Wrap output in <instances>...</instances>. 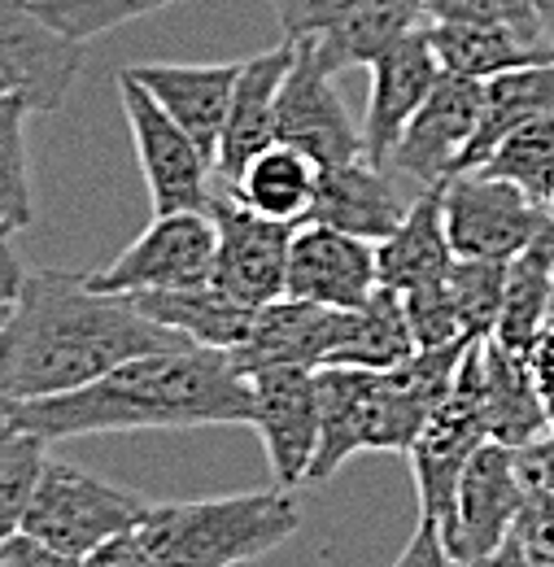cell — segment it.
Segmentation results:
<instances>
[{"mask_svg":"<svg viewBox=\"0 0 554 567\" xmlns=\"http://www.w3.org/2000/svg\"><path fill=\"white\" fill-rule=\"evenodd\" d=\"M188 346L123 292H101L74 271H31L0 323V398L70 393L110 367Z\"/></svg>","mask_w":554,"mask_h":567,"instance_id":"6da1fadb","label":"cell"},{"mask_svg":"<svg viewBox=\"0 0 554 567\" xmlns=\"http://www.w3.org/2000/svg\"><path fill=\"white\" fill-rule=\"evenodd\" d=\"M9 415L44 441L227 427L249 424V380L236 371L227 350L179 346L127 358L70 393L27 402L9 398Z\"/></svg>","mask_w":554,"mask_h":567,"instance_id":"7a4b0ae2","label":"cell"},{"mask_svg":"<svg viewBox=\"0 0 554 567\" xmlns=\"http://www.w3.org/2000/svg\"><path fill=\"white\" fill-rule=\"evenodd\" d=\"M301 528L288 489L148 502L136 537L166 567H236L271 555Z\"/></svg>","mask_w":554,"mask_h":567,"instance_id":"3957f363","label":"cell"},{"mask_svg":"<svg viewBox=\"0 0 554 567\" xmlns=\"http://www.w3.org/2000/svg\"><path fill=\"white\" fill-rule=\"evenodd\" d=\"M144 511H148V497L132 494L123 485H110L74 463L49 458L40 467V481L31 489L18 533L40 546H53L62 555L88 559L105 542L136 533Z\"/></svg>","mask_w":554,"mask_h":567,"instance_id":"277c9868","label":"cell"},{"mask_svg":"<svg viewBox=\"0 0 554 567\" xmlns=\"http://www.w3.org/2000/svg\"><path fill=\"white\" fill-rule=\"evenodd\" d=\"M441 218L454 258H497L511 262L533 240L551 236L554 218L546 206L529 202L515 184L493 179L485 171H459L437 184Z\"/></svg>","mask_w":554,"mask_h":567,"instance_id":"5b68a950","label":"cell"},{"mask_svg":"<svg viewBox=\"0 0 554 567\" xmlns=\"http://www.w3.org/2000/svg\"><path fill=\"white\" fill-rule=\"evenodd\" d=\"M288 40H310L332 71L371 66L389 44L428 27L423 0H271Z\"/></svg>","mask_w":554,"mask_h":567,"instance_id":"8992f818","label":"cell"},{"mask_svg":"<svg viewBox=\"0 0 554 567\" xmlns=\"http://www.w3.org/2000/svg\"><path fill=\"white\" fill-rule=\"evenodd\" d=\"M119 96H123V114L136 141L140 171L148 184V202L153 214L175 210H209V157L193 144V136L148 96V87L132 71H119Z\"/></svg>","mask_w":554,"mask_h":567,"instance_id":"52a82bcc","label":"cell"},{"mask_svg":"<svg viewBox=\"0 0 554 567\" xmlns=\"http://www.w3.org/2000/svg\"><path fill=\"white\" fill-rule=\"evenodd\" d=\"M276 141L301 148L319 171L362 157V136L337 92V71L319 58L310 40H293V62L279 79Z\"/></svg>","mask_w":554,"mask_h":567,"instance_id":"ba28073f","label":"cell"},{"mask_svg":"<svg viewBox=\"0 0 554 567\" xmlns=\"http://www.w3.org/2000/svg\"><path fill=\"white\" fill-rule=\"evenodd\" d=\"M524 497H529V481L520 467V450L481 441L476 454L468 458L463 476H459V489H454L445 519L437 524L450 559L463 564V559H476V555L493 550L515 528Z\"/></svg>","mask_w":554,"mask_h":567,"instance_id":"9c48e42d","label":"cell"},{"mask_svg":"<svg viewBox=\"0 0 554 567\" xmlns=\"http://www.w3.org/2000/svg\"><path fill=\"white\" fill-rule=\"evenodd\" d=\"M214 218V262H209V288L240 301V306H267L284 297V271H288V240L293 223H276L263 214L245 210L227 193L209 197Z\"/></svg>","mask_w":554,"mask_h":567,"instance_id":"30bf717a","label":"cell"},{"mask_svg":"<svg viewBox=\"0 0 554 567\" xmlns=\"http://www.w3.org/2000/svg\"><path fill=\"white\" fill-rule=\"evenodd\" d=\"M214 262V218L209 210L153 214V223L88 284L101 292H153V288H197Z\"/></svg>","mask_w":554,"mask_h":567,"instance_id":"8fae6325","label":"cell"},{"mask_svg":"<svg viewBox=\"0 0 554 567\" xmlns=\"http://www.w3.org/2000/svg\"><path fill=\"white\" fill-rule=\"evenodd\" d=\"M83 71V44L49 27L31 0H0V96L58 114Z\"/></svg>","mask_w":554,"mask_h":567,"instance_id":"7c38bea8","label":"cell"},{"mask_svg":"<svg viewBox=\"0 0 554 567\" xmlns=\"http://www.w3.org/2000/svg\"><path fill=\"white\" fill-rule=\"evenodd\" d=\"M489 441L485 424H481V398H476V341L463 350L459 371L450 393L441 398V406L428 415L423 432L416 436L411 467H416V489H419V515L428 519H445L459 476L468 467V458L476 454V445Z\"/></svg>","mask_w":554,"mask_h":567,"instance_id":"4fadbf2b","label":"cell"},{"mask_svg":"<svg viewBox=\"0 0 554 567\" xmlns=\"http://www.w3.org/2000/svg\"><path fill=\"white\" fill-rule=\"evenodd\" d=\"M249 427H258L276 489H301L319 445V393L310 367L249 371Z\"/></svg>","mask_w":554,"mask_h":567,"instance_id":"5bb4252c","label":"cell"},{"mask_svg":"<svg viewBox=\"0 0 554 567\" xmlns=\"http://www.w3.org/2000/svg\"><path fill=\"white\" fill-rule=\"evenodd\" d=\"M481 87H485L481 79H459V74L445 71L437 74L423 105L402 127L384 171L416 184V193L450 179L463 144L472 141V127H476V114H481Z\"/></svg>","mask_w":554,"mask_h":567,"instance_id":"9a60e30c","label":"cell"},{"mask_svg":"<svg viewBox=\"0 0 554 567\" xmlns=\"http://www.w3.org/2000/svg\"><path fill=\"white\" fill-rule=\"evenodd\" d=\"M376 280V245L362 236H349L324 223H297L288 240V271H284V297L319 301L332 310H358Z\"/></svg>","mask_w":554,"mask_h":567,"instance_id":"2e32d148","label":"cell"},{"mask_svg":"<svg viewBox=\"0 0 554 567\" xmlns=\"http://www.w3.org/2000/svg\"><path fill=\"white\" fill-rule=\"evenodd\" d=\"M349 315L353 310H332L301 297H276L254 310L245 341L227 350V358L236 362L240 375L263 367H310V371L328 367L337 346L346 341Z\"/></svg>","mask_w":554,"mask_h":567,"instance_id":"e0dca14e","label":"cell"},{"mask_svg":"<svg viewBox=\"0 0 554 567\" xmlns=\"http://www.w3.org/2000/svg\"><path fill=\"white\" fill-rule=\"evenodd\" d=\"M367 71H371V92H367V114L358 123V136H362V157L371 166H384L402 127L411 123V114L423 105L428 87L441 74L428 44V27L389 44Z\"/></svg>","mask_w":554,"mask_h":567,"instance_id":"ac0fdd59","label":"cell"},{"mask_svg":"<svg viewBox=\"0 0 554 567\" xmlns=\"http://www.w3.org/2000/svg\"><path fill=\"white\" fill-rule=\"evenodd\" d=\"M411 206V197L398 188V175L384 166H371L367 157H349L341 166H324L319 171V188L315 202L301 223H324L362 240H384L402 214Z\"/></svg>","mask_w":554,"mask_h":567,"instance_id":"d6986e66","label":"cell"},{"mask_svg":"<svg viewBox=\"0 0 554 567\" xmlns=\"http://www.w3.org/2000/svg\"><path fill=\"white\" fill-rule=\"evenodd\" d=\"M288 62H293V40L240 62V74L232 83V101H227V118L218 132V148H214V179L223 188L236 184V175L249 166V157H258L267 144H276V92Z\"/></svg>","mask_w":554,"mask_h":567,"instance_id":"ffe728a7","label":"cell"},{"mask_svg":"<svg viewBox=\"0 0 554 567\" xmlns=\"http://www.w3.org/2000/svg\"><path fill=\"white\" fill-rule=\"evenodd\" d=\"M476 398H481V424L497 445H533L551 432V415L542 406L537 380L529 358L506 350L502 341H476Z\"/></svg>","mask_w":554,"mask_h":567,"instance_id":"44dd1931","label":"cell"},{"mask_svg":"<svg viewBox=\"0 0 554 567\" xmlns=\"http://www.w3.org/2000/svg\"><path fill=\"white\" fill-rule=\"evenodd\" d=\"M140 83L148 87V96L193 136L214 166V148L218 132L227 118V101H232V83L240 74V62H209V66H188V62H148V66H127Z\"/></svg>","mask_w":554,"mask_h":567,"instance_id":"7402d4cb","label":"cell"},{"mask_svg":"<svg viewBox=\"0 0 554 567\" xmlns=\"http://www.w3.org/2000/svg\"><path fill=\"white\" fill-rule=\"evenodd\" d=\"M428 44L445 74L481 83L515 66L554 62L551 44L515 22H428Z\"/></svg>","mask_w":554,"mask_h":567,"instance_id":"603a6c76","label":"cell"},{"mask_svg":"<svg viewBox=\"0 0 554 567\" xmlns=\"http://www.w3.org/2000/svg\"><path fill=\"white\" fill-rule=\"evenodd\" d=\"M450 262H454V249L441 218V188L432 184V188H419L402 223L384 240H376V280L380 288L411 292L432 280H445Z\"/></svg>","mask_w":554,"mask_h":567,"instance_id":"cb8c5ba5","label":"cell"},{"mask_svg":"<svg viewBox=\"0 0 554 567\" xmlns=\"http://www.w3.org/2000/svg\"><path fill=\"white\" fill-rule=\"evenodd\" d=\"M367 367H315L319 393V445L306 472V485L332 481L353 454H367V406H371Z\"/></svg>","mask_w":554,"mask_h":567,"instance_id":"d4e9b609","label":"cell"},{"mask_svg":"<svg viewBox=\"0 0 554 567\" xmlns=\"http://www.w3.org/2000/svg\"><path fill=\"white\" fill-rule=\"evenodd\" d=\"M554 114V62H537V66H515L485 79L481 87V114L472 127V141L463 144L454 175L459 171H476L485 166V157L506 141L515 127Z\"/></svg>","mask_w":554,"mask_h":567,"instance_id":"484cf974","label":"cell"},{"mask_svg":"<svg viewBox=\"0 0 554 567\" xmlns=\"http://www.w3.org/2000/svg\"><path fill=\"white\" fill-rule=\"evenodd\" d=\"M136 301L153 323L179 332L188 346L202 350H236L254 323V306H240L223 292H214L209 284L197 288H153V292H123Z\"/></svg>","mask_w":554,"mask_h":567,"instance_id":"4316f807","label":"cell"},{"mask_svg":"<svg viewBox=\"0 0 554 567\" xmlns=\"http://www.w3.org/2000/svg\"><path fill=\"white\" fill-rule=\"evenodd\" d=\"M315 188H319V166L301 148L276 141L258 157H249V166L236 175V184H227V197L263 218L297 227L315 202Z\"/></svg>","mask_w":554,"mask_h":567,"instance_id":"83f0119b","label":"cell"},{"mask_svg":"<svg viewBox=\"0 0 554 567\" xmlns=\"http://www.w3.org/2000/svg\"><path fill=\"white\" fill-rule=\"evenodd\" d=\"M554 310V231L533 240L524 254L506 262V288H502V310L493 323V341H502L515 354H529L537 332L546 328Z\"/></svg>","mask_w":554,"mask_h":567,"instance_id":"f1b7e54d","label":"cell"},{"mask_svg":"<svg viewBox=\"0 0 554 567\" xmlns=\"http://www.w3.org/2000/svg\"><path fill=\"white\" fill-rule=\"evenodd\" d=\"M416 337L402 310V292L393 288H376L353 315H349L346 341L337 346V354L328 367H367V371H389L398 362L416 354Z\"/></svg>","mask_w":554,"mask_h":567,"instance_id":"f546056e","label":"cell"},{"mask_svg":"<svg viewBox=\"0 0 554 567\" xmlns=\"http://www.w3.org/2000/svg\"><path fill=\"white\" fill-rule=\"evenodd\" d=\"M485 171L493 179H506L515 184L529 202L537 206H551L554 193V114H542L524 127H515L506 141L497 144L493 153L485 157Z\"/></svg>","mask_w":554,"mask_h":567,"instance_id":"4dcf8cb0","label":"cell"},{"mask_svg":"<svg viewBox=\"0 0 554 567\" xmlns=\"http://www.w3.org/2000/svg\"><path fill=\"white\" fill-rule=\"evenodd\" d=\"M44 445H49L44 436L13 424L9 398H0V546L22 528V511L40 481V467L49 463Z\"/></svg>","mask_w":554,"mask_h":567,"instance_id":"1f68e13d","label":"cell"},{"mask_svg":"<svg viewBox=\"0 0 554 567\" xmlns=\"http://www.w3.org/2000/svg\"><path fill=\"white\" fill-rule=\"evenodd\" d=\"M27 101L0 96V214L22 231L35 223L31 162H27Z\"/></svg>","mask_w":554,"mask_h":567,"instance_id":"d6a6232c","label":"cell"},{"mask_svg":"<svg viewBox=\"0 0 554 567\" xmlns=\"http://www.w3.org/2000/svg\"><path fill=\"white\" fill-rule=\"evenodd\" d=\"M445 288L459 306L463 332L481 341L493 332L497 310H502V288H506V262L497 258H454L445 271Z\"/></svg>","mask_w":554,"mask_h":567,"instance_id":"836d02e7","label":"cell"},{"mask_svg":"<svg viewBox=\"0 0 554 567\" xmlns=\"http://www.w3.org/2000/svg\"><path fill=\"white\" fill-rule=\"evenodd\" d=\"M31 4L49 27L88 44V40H96L123 22H136V18H148L157 9L184 4V0H31Z\"/></svg>","mask_w":554,"mask_h":567,"instance_id":"e575fe53","label":"cell"},{"mask_svg":"<svg viewBox=\"0 0 554 567\" xmlns=\"http://www.w3.org/2000/svg\"><path fill=\"white\" fill-rule=\"evenodd\" d=\"M402 310H407V323H411V337H416L419 350H437V346H459V341H472L463 332V319H459V306L450 297L445 280H432L423 288L402 292Z\"/></svg>","mask_w":554,"mask_h":567,"instance_id":"d590c367","label":"cell"},{"mask_svg":"<svg viewBox=\"0 0 554 567\" xmlns=\"http://www.w3.org/2000/svg\"><path fill=\"white\" fill-rule=\"evenodd\" d=\"M423 13H428V22H515V27H529L542 35L529 0H423Z\"/></svg>","mask_w":554,"mask_h":567,"instance_id":"8d00e7d4","label":"cell"},{"mask_svg":"<svg viewBox=\"0 0 554 567\" xmlns=\"http://www.w3.org/2000/svg\"><path fill=\"white\" fill-rule=\"evenodd\" d=\"M520 537V546L529 550V559L537 567H554V494L551 489H537L529 485V497H524V511L511 528Z\"/></svg>","mask_w":554,"mask_h":567,"instance_id":"74e56055","label":"cell"},{"mask_svg":"<svg viewBox=\"0 0 554 567\" xmlns=\"http://www.w3.org/2000/svg\"><path fill=\"white\" fill-rule=\"evenodd\" d=\"M389 567H454L450 550H445V542H441L437 519L419 515V524H416V533H411V542H407V550H402Z\"/></svg>","mask_w":554,"mask_h":567,"instance_id":"f35d334b","label":"cell"},{"mask_svg":"<svg viewBox=\"0 0 554 567\" xmlns=\"http://www.w3.org/2000/svg\"><path fill=\"white\" fill-rule=\"evenodd\" d=\"M0 567H88V559H74V555H62L53 546H40L31 537H9L0 546Z\"/></svg>","mask_w":554,"mask_h":567,"instance_id":"ab89813d","label":"cell"},{"mask_svg":"<svg viewBox=\"0 0 554 567\" xmlns=\"http://www.w3.org/2000/svg\"><path fill=\"white\" fill-rule=\"evenodd\" d=\"M88 567H166V564L140 542L136 533H123V537L105 542L101 550H92V555H88Z\"/></svg>","mask_w":554,"mask_h":567,"instance_id":"60d3db41","label":"cell"},{"mask_svg":"<svg viewBox=\"0 0 554 567\" xmlns=\"http://www.w3.org/2000/svg\"><path fill=\"white\" fill-rule=\"evenodd\" d=\"M529 367H533V380H537V393H542V406L551 415V432H554V310L546 319V328L537 332L533 350H529Z\"/></svg>","mask_w":554,"mask_h":567,"instance_id":"b9f144b4","label":"cell"},{"mask_svg":"<svg viewBox=\"0 0 554 567\" xmlns=\"http://www.w3.org/2000/svg\"><path fill=\"white\" fill-rule=\"evenodd\" d=\"M520 467H524V481L529 485L554 494V432H546L533 445H520Z\"/></svg>","mask_w":554,"mask_h":567,"instance_id":"7bdbcfd3","label":"cell"},{"mask_svg":"<svg viewBox=\"0 0 554 567\" xmlns=\"http://www.w3.org/2000/svg\"><path fill=\"white\" fill-rule=\"evenodd\" d=\"M454 567H537V564L529 559V550L520 546V537H515V533H506L493 550L476 555V559H463V564H454Z\"/></svg>","mask_w":554,"mask_h":567,"instance_id":"ee69618b","label":"cell"},{"mask_svg":"<svg viewBox=\"0 0 554 567\" xmlns=\"http://www.w3.org/2000/svg\"><path fill=\"white\" fill-rule=\"evenodd\" d=\"M18 284H22V267L9 249V240H0V306H9L18 297Z\"/></svg>","mask_w":554,"mask_h":567,"instance_id":"f6af8a7d","label":"cell"},{"mask_svg":"<svg viewBox=\"0 0 554 567\" xmlns=\"http://www.w3.org/2000/svg\"><path fill=\"white\" fill-rule=\"evenodd\" d=\"M529 9H533V18H537V27H542L546 44L554 49V0H529Z\"/></svg>","mask_w":554,"mask_h":567,"instance_id":"bcb514c9","label":"cell"},{"mask_svg":"<svg viewBox=\"0 0 554 567\" xmlns=\"http://www.w3.org/2000/svg\"><path fill=\"white\" fill-rule=\"evenodd\" d=\"M13 231H18V227H13V223H9V218H4V214H0V240H9V236H13Z\"/></svg>","mask_w":554,"mask_h":567,"instance_id":"7dc6e473","label":"cell"},{"mask_svg":"<svg viewBox=\"0 0 554 567\" xmlns=\"http://www.w3.org/2000/svg\"><path fill=\"white\" fill-rule=\"evenodd\" d=\"M546 210H551V218H554V193H551V206H546Z\"/></svg>","mask_w":554,"mask_h":567,"instance_id":"c3c4849f","label":"cell"},{"mask_svg":"<svg viewBox=\"0 0 554 567\" xmlns=\"http://www.w3.org/2000/svg\"><path fill=\"white\" fill-rule=\"evenodd\" d=\"M4 310H9V306H0V323H4Z\"/></svg>","mask_w":554,"mask_h":567,"instance_id":"681fc988","label":"cell"}]
</instances>
